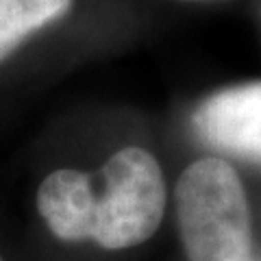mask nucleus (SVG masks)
Wrapping results in <instances>:
<instances>
[{
	"instance_id": "obj_1",
	"label": "nucleus",
	"mask_w": 261,
	"mask_h": 261,
	"mask_svg": "<svg viewBox=\"0 0 261 261\" xmlns=\"http://www.w3.org/2000/svg\"><path fill=\"white\" fill-rule=\"evenodd\" d=\"M176 220L190 261H235L252 250L250 205L220 157L194 161L176 183Z\"/></svg>"
},
{
	"instance_id": "obj_2",
	"label": "nucleus",
	"mask_w": 261,
	"mask_h": 261,
	"mask_svg": "<svg viewBox=\"0 0 261 261\" xmlns=\"http://www.w3.org/2000/svg\"><path fill=\"white\" fill-rule=\"evenodd\" d=\"M102 174L92 240L122 250L152 238L166 211V181L157 159L144 148H124L107 161Z\"/></svg>"
},
{
	"instance_id": "obj_3",
	"label": "nucleus",
	"mask_w": 261,
	"mask_h": 261,
	"mask_svg": "<svg viewBox=\"0 0 261 261\" xmlns=\"http://www.w3.org/2000/svg\"><path fill=\"white\" fill-rule=\"evenodd\" d=\"M192 124L202 144L261 163V81L211 94L194 111Z\"/></svg>"
},
{
	"instance_id": "obj_4",
	"label": "nucleus",
	"mask_w": 261,
	"mask_h": 261,
	"mask_svg": "<svg viewBox=\"0 0 261 261\" xmlns=\"http://www.w3.org/2000/svg\"><path fill=\"white\" fill-rule=\"evenodd\" d=\"M98 196L79 170L48 174L37 192V209L59 240L85 242L94 238Z\"/></svg>"
},
{
	"instance_id": "obj_5",
	"label": "nucleus",
	"mask_w": 261,
	"mask_h": 261,
	"mask_svg": "<svg viewBox=\"0 0 261 261\" xmlns=\"http://www.w3.org/2000/svg\"><path fill=\"white\" fill-rule=\"evenodd\" d=\"M72 0H0V61L33 33L70 11Z\"/></svg>"
},
{
	"instance_id": "obj_6",
	"label": "nucleus",
	"mask_w": 261,
	"mask_h": 261,
	"mask_svg": "<svg viewBox=\"0 0 261 261\" xmlns=\"http://www.w3.org/2000/svg\"><path fill=\"white\" fill-rule=\"evenodd\" d=\"M235 261H261V250L252 246V250L248 252V255H244L242 259H235Z\"/></svg>"
},
{
	"instance_id": "obj_7",
	"label": "nucleus",
	"mask_w": 261,
	"mask_h": 261,
	"mask_svg": "<svg viewBox=\"0 0 261 261\" xmlns=\"http://www.w3.org/2000/svg\"><path fill=\"white\" fill-rule=\"evenodd\" d=\"M0 261H3V257H0Z\"/></svg>"
}]
</instances>
